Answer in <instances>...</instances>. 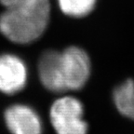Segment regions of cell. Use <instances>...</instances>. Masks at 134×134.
I'll return each instance as SVG.
<instances>
[{"label":"cell","mask_w":134,"mask_h":134,"mask_svg":"<svg viewBox=\"0 0 134 134\" xmlns=\"http://www.w3.org/2000/svg\"><path fill=\"white\" fill-rule=\"evenodd\" d=\"M5 10L0 15V32L16 44L37 40L48 27L49 0H0Z\"/></svg>","instance_id":"cell-1"},{"label":"cell","mask_w":134,"mask_h":134,"mask_svg":"<svg viewBox=\"0 0 134 134\" xmlns=\"http://www.w3.org/2000/svg\"><path fill=\"white\" fill-rule=\"evenodd\" d=\"M81 102L73 96H63L51 104L49 119L56 134H87Z\"/></svg>","instance_id":"cell-2"},{"label":"cell","mask_w":134,"mask_h":134,"mask_svg":"<svg viewBox=\"0 0 134 134\" xmlns=\"http://www.w3.org/2000/svg\"><path fill=\"white\" fill-rule=\"evenodd\" d=\"M113 100L116 110L123 116L134 121V80L127 79L113 92Z\"/></svg>","instance_id":"cell-7"},{"label":"cell","mask_w":134,"mask_h":134,"mask_svg":"<svg viewBox=\"0 0 134 134\" xmlns=\"http://www.w3.org/2000/svg\"><path fill=\"white\" fill-rule=\"evenodd\" d=\"M91 64L88 53L72 46L62 51V75L65 91L81 90L88 82Z\"/></svg>","instance_id":"cell-3"},{"label":"cell","mask_w":134,"mask_h":134,"mask_svg":"<svg viewBox=\"0 0 134 134\" xmlns=\"http://www.w3.org/2000/svg\"><path fill=\"white\" fill-rule=\"evenodd\" d=\"M37 72L40 82L46 90L53 93L65 92L62 75V51H44L38 60Z\"/></svg>","instance_id":"cell-6"},{"label":"cell","mask_w":134,"mask_h":134,"mask_svg":"<svg viewBox=\"0 0 134 134\" xmlns=\"http://www.w3.org/2000/svg\"><path fill=\"white\" fill-rule=\"evenodd\" d=\"M27 83V68L21 58L16 55L0 56V91L12 95L24 88Z\"/></svg>","instance_id":"cell-4"},{"label":"cell","mask_w":134,"mask_h":134,"mask_svg":"<svg viewBox=\"0 0 134 134\" xmlns=\"http://www.w3.org/2000/svg\"><path fill=\"white\" fill-rule=\"evenodd\" d=\"M59 7L65 15L74 18L87 16L94 8L96 0H58Z\"/></svg>","instance_id":"cell-8"},{"label":"cell","mask_w":134,"mask_h":134,"mask_svg":"<svg viewBox=\"0 0 134 134\" xmlns=\"http://www.w3.org/2000/svg\"><path fill=\"white\" fill-rule=\"evenodd\" d=\"M4 120L11 134H42L40 117L28 105L14 104L8 107Z\"/></svg>","instance_id":"cell-5"}]
</instances>
